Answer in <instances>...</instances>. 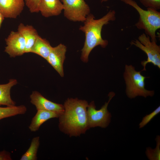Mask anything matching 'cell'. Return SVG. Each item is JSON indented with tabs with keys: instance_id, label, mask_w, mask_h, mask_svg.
<instances>
[{
	"instance_id": "1",
	"label": "cell",
	"mask_w": 160,
	"mask_h": 160,
	"mask_svg": "<svg viewBox=\"0 0 160 160\" xmlns=\"http://www.w3.org/2000/svg\"><path fill=\"white\" fill-rule=\"evenodd\" d=\"M64 112L58 117L60 130L70 136H78L89 129L87 109L88 103L84 100L68 98L63 105Z\"/></svg>"
},
{
	"instance_id": "2",
	"label": "cell",
	"mask_w": 160,
	"mask_h": 160,
	"mask_svg": "<svg viewBox=\"0 0 160 160\" xmlns=\"http://www.w3.org/2000/svg\"><path fill=\"white\" fill-rule=\"evenodd\" d=\"M114 10H110L98 19H95L92 14H89L87 16L84 25L81 26L79 29L84 33L85 36L84 46L81 50V59L82 61L88 62L89 54L97 46L100 45L105 48L108 45V41L102 38V29L104 25L109 23L110 21L116 20Z\"/></svg>"
},
{
	"instance_id": "3",
	"label": "cell",
	"mask_w": 160,
	"mask_h": 160,
	"mask_svg": "<svg viewBox=\"0 0 160 160\" xmlns=\"http://www.w3.org/2000/svg\"><path fill=\"white\" fill-rule=\"evenodd\" d=\"M125 4L132 7L138 13L139 17L135 26L138 29L144 30L145 34L151 41L157 42L156 31L160 28V12L157 10L147 8L145 10L141 8L134 0H121Z\"/></svg>"
},
{
	"instance_id": "4",
	"label": "cell",
	"mask_w": 160,
	"mask_h": 160,
	"mask_svg": "<svg viewBox=\"0 0 160 160\" xmlns=\"http://www.w3.org/2000/svg\"><path fill=\"white\" fill-rule=\"evenodd\" d=\"M141 71H136L131 65H126L124 76L126 85V93L131 99L137 96L145 97L153 96V91L147 90L145 88V79L147 78L141 74Z\"/></svg>"
},
{
	"instance_id": "5",
	"label": "cell",
	"mask_w": 160,
	"mask_h": 160,
	"mask_svg": "<svg viewBox=\"0 0 160 160\" xmlns=\"http://www.w3.org/2000/svg\"><path fill=\"white\" fill-rule=\"evenodd\" d=\"M130 44L140 48L147 55V60L141 62L143 66L141 71L146 70L145 66L148 63H151L160 68V47L156 44V42L151 41L149 36L143 33L138 37V40H132Z\"/></svg>"
},
{
	"instance_id": "6",
	"label": "cell",
	"mask_w": 160,
	"mask_h": 160,
	"mask_svg": "<svg viewBox=\"0 0 160 160\" xmlns=\"http://www.w3.org/2000/svg\"><path fill=\"white\" fill-rule=\"evenodd\" d=\"M115 95L114 92H110L108 95V101L105 102L99 110L96 109L94 101L88 104L87 112L89 128L97 127L105 128L109 125L111 121V115L107 108L110 101Z\"/></svg>"
},
{
	"instance_id": "7",
	"label": "cell",
	"mask_w": 160,
	"mask_h": 160,
	"mask_svg": "<svg viewBox=\"0 0 160 160\" xmlns=\"http://www.w3.org/2000/svg\"><path fill=\"white\" fill-rule=\"evenodd\" d=\"M64 15L69 20L84 22L90 14V8L84 0H61Z\"/></svg>"
},
{
	"instance_id": "8",
	"label": "cell",
	"mask_w": 160,
	"mask_h": 160,
	"mask_svg": "<svg viewBox=\"0 0 160 160\" xmlns=\"http://www.w3.org/2000/svg\"><path fill=\"white\" fill-rule=\"evenodd\" d=\"M7 46L5 52L11 57H15L25 53V39L18 31H12L5 39Z\"/></svg>"
},
{
	"instance_id": "9",
	"label": "cell",
	"mask_w": 160,
	"mask_h": 160,
	"mask_svg": "<svg viewBox=\"0 0 160 160\" xmlns=\"http://www.w3.org/2000/svg\"><path fill=\"white\" fill-rule=\"evenodd\" d=\"M30 98L31 102L35 106L37 110H41L53 112L60 115L64 111L63 105L49 100L37 91L33 92L30 95Z\"/></svg>"
},
{
	"instance_id": "10",
	"label": "cell",
	"mask_w": 160,
	"mask_h": 160,
	"mask_svg": "<svg viewBox=\"0 0 160 160\" xmlns=\"http://www.w3.org/2000/svg\"><path fill=\"white\" fill-rule=\"evenodd\" d=\"M66 49V46L62 44L52 47L46 60L61 77L64 75L63 65Z\"/></svg>"
},
{
	"instance_id": "11",
	"label": "cell",
	"mask_w": 160,
	"mask_h": 160,
	"mask_svg": "<svg viewBox=\"0 0 160 160\" xmlns=\"http://www.w3.org/2000/svg\"><path fill=\"white\" fill-rule=\"evenodd\" d=\"M24 5V0H0V12L4 18H16Z\"/></svg>"
},
{
	"instance_id": "12",
	"label": "cell",
	"mask_w": 160,
	"mask_h": 160,
	"mask_svg": "<svg viewBox=\"0 0 160 160\" xmlns=\"http://www.w3.org/2000/svg\"><path fill=\"white\" fill-rule=\"evenodd\" d=\"M63 9L60 0H40L39 7V11L46 17L58 15Z\"/></svg>"
},
{
	"instance_id": "13",
	"label": "cell",
	"mask_w": 160,
	"mask_h": 160,
	"mask_svg": "<svg viewBox=\"0 0 160 160\" xmlns=\"http://www.w3.org/2000/svg\"><path fill=\"white\" fill-rule=\"evenodd\" d=\"M17 31L24 38L25 42V53L30 52L37 38L39 36L36 30L32 25L20 23Z\"/></svg>"
},
{
	"instance_id": "14",
	"label": "cell",
	"mask_w": 160,
	"mask_h": 160,
	"mask_svg": "<svg viewBox=\"0 0 160 160\" xmlns=\"http://www.w3.org/2000/svg\"><path fill=\"white\" fill-rule=\"evenodd\" d=\"M60 116L55 112L44 110H37L36 113L32 119L28 128L31 132H36L47 120L53 118H58Z\"/></svg>"
},
{
	"instance_id": "15",
	"label": "cell",
	"mask_w": 160,
	"mask_h": 160,
	"mask_svg": "<svg viewBox=\"0 0 160 160\" xmlns=\"http://www.w3.org/2000/svg\"><path fill=\"white\" fill-rule=\"evenodd\" d=\"M17 83L16 80L11 79L6 84H0V106H12L15 105V102L12 100L10 96L11 88Z\"/></svg>"
},
{
	"instance_id": "16",
	"label": "cell",
	"mask_w": 160,
	"mask_h": 160,
	"mask_svg": "<svg viewBox=\"0 0 160 160\" xmlns=\"http://www.w3.org/2000/svg\"><path fill=\"white\" fill-rule=\"evenodd\" d=\"M52 47L48 41L39 36L30 52L37 54L46 60Z\"/></svg>"
},
{
	"instance_id": "17",
	"label": "cell",
	"mask_w": 160,
	"mask_h": 160,
	"mask_svg": "<svg viewBox=\"0 0 160 160\" xmlns=\"http://www.w3.org/2000/svg\"><path fill=\"white\" fill-rule=\"evenodd\" d=\"M26 111V107L23 105L5 107H0V120L18 115L25 114Z\"/></svg>"
},
{
	"instance_id": "18",
	"label": "cell",
	"mask_w": 160,
	"mask_h": 160,
	"mask_svg": "<svg viewBox=\"0 0 160 160\" xmlns=\"http://www.w3.org/2000/svg\"><path fill=\"white\" fill-rule=\"evenodd\" d=\"M40 137H34L32 140L30 145L26 152L22 156L20 160H36L37 153L40 145Z\"/></svg>"
},
{
	"instance_id": "19",
	"label": "cell",
	"mask_w": 160,
	"mask_h": 160,
	"mask_svg": "<svg viewBox=\"0 0 160 160\" xmlns=\"http://www.w3.org/2000/svg\"><path fill=\"white\" fill-rule=\"evenodd\" d=\"M156 145L155 149L150 147L146 148L145 153L148 159L150 160H160V137L157 136L156 138Z\"/></svg>"
},
{
	"instance_id": "20",
	"label": "cell",
	"mask_w": 160,
	"mask_h": 160,
	"mask_svg": "<svg viewBox=\"0 0 160 160\" xmlns=\"http://www.w3.org/2000/svg\"><path fill=\"white\" fill-rule=\"evenodd\" d=\"M160 112V106H159L152 113L146 115L143 118L139 124V128H141L143 127Z\"/></svg>"
},
{
	"instance_id": "21",
	"label": "cell",
	"mask_w": 160,
	"mask_h": 160,
	"mask_svg": "<svg viewBox=\"0 0 160 160\" xmlns=\"http://www.w3.org/2000/svg\"><path fill=\"white\" fill-rule=\"evenodd\" d=\"M27 7L31 13L39 12V7L40 0H24Z\"/></svg>"
},
{
	"instance_id": "22",
	"label": "cell",
	"mask_w": 160,
	"mask_h": 160,
	"mask_svg": "<svg viewBox=\"0 0 160 160\" xmlns=\"http://www.w3.org/2000/svg\"><path fill=\"white\" fill-rule=\"evenodd\" d=\"M145 7L154 9L157 10L160 9V0H139Z\"/></svg>"
},
{
	"instance_id": "23",
	"label": "cell",
	"mask_w": 160,
	"mask_h": 160,
	"mask_svg": "<svg viewBox=\"0 0 160 160\" xmlns=\"http://www.w3.org/2000/svg\"><path fill=\"white\" fill-rule=\"evenodd\" d=\"M10 153L5 150L0 151V160H12Z\"/></svg>"
},
{
	"instance_id": "24",
	"label": "cell",
	"mask_w": 160,
	"mask_h": 160,
	"mask_svg": "<svg viewBox=\"0 0 160 160\" xmlns=\"http://www.w3.org/2000/svg\"><path fill=\"white\" fill-rule=\"evenodd\" d=\"M4 17L0 12V28L1 27L2 23L4 19Z\"/></svg>"
},
{
	"instance_id": "25",
	"label": "cell",
	"mask_w": 160,
	"mask_h": 160,
	"mask_svg": "<svg viewBox=\"0 0 160 160\" xmlns=\"http://www.w3.org/2000/svg\"><path fill=\"white\" fill-rule=\"evenodd\" d=\"M108 0H101V2H106L108 1Z\"/></svg>"
}]
</instances>
